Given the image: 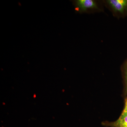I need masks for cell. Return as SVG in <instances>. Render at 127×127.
<instances>
[{
	"label": "cell",
	"instance_id": "cell-4",
	"mask_svg": "<svg viewBox=\"0 0 127 127\" xmlns=\"http://www.w3.org/2000/svg\"><path fill=\"white\" fill-rule=\"evenodd\" d=\"M123 73L127 91V59L123 66Z\"/></svg>",
	"mask_w": 127,
	"mask_h": 127
},
{
	"label": "cell",
	"instance_id": "cell-2",
	"mask_svg": "<svg viewBox=\"0 0 127 127\" xmlns=\"http://www.w3.org/2000/svg\"><path fill=\"white\" fill-rule=\"evenodd\" d=\"M73 3L75 10L80 13L99 9L96 2L93 0H77L74 1Z\"/></svg>",
	"mask_w": 127,
	"mask_h": 127
},
{
	"label": "cell",
	"instance_id": "cell-1",
	"mask_svg": "<svg viewBox=\"0 0 127 127\" xmlns=\"http://www.w3.org/2000/svg\"><path fill=\"white\" fill-rule=\"evenodd\" d=\"M107 3L113 11L120 16L127 15V0H108Z\"/></svg>",
	"mask_w": 127,
	"mask_h": 127
},
{
	"label": "cell",
	"instance_id": "cell-3",
	"mask_svg": "<svg viewBox=\"0 0 127 127\" xmlns=\"http://www.w3.org/2000/svg\"><path fill=\"white\" fill-rule=\"evenodd\" d=\"M103 126L109 127H127V114L119 118L114 122H103L102 123Z\"/></svg>",
	"mask_w": 127,
	"mask_h": 127
},
{
	"label": "cell",
	"instance_id": "cell-5",
	"mask_svg": "<svg viewBox=\"0 0 127 127\" xmlns=\"http://www.w3.org/2000/svg\"><path fill=\"white\" fill-rule=\"evenodd\" d=\"M127 114V97L125 101V107L124 108L123 110L122 113L121 114L120 117H123L126 116Z\"/></svg>",
	"mask_w": 127,
	"mask_h": 127
}]
</instances>
